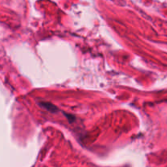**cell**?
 <instances>
[{"mask_svg": "<svg viewBox=\"0 0 167 167\" xmlns=\"http://www.w3.org/2000/svg\"><path fill=\"white\" fill-rule=\"evenodd\" d=\"M41 104V106L43 108H44L45 109H47L48 111L52 112H56L58 111V109H57V108L56 106H54L53 104L52 103H40Z\"/></svg>", "mask_w": 167, "mask_h": 167, "instance_id": "cell-1", "label": "cell"}]
</instances>
